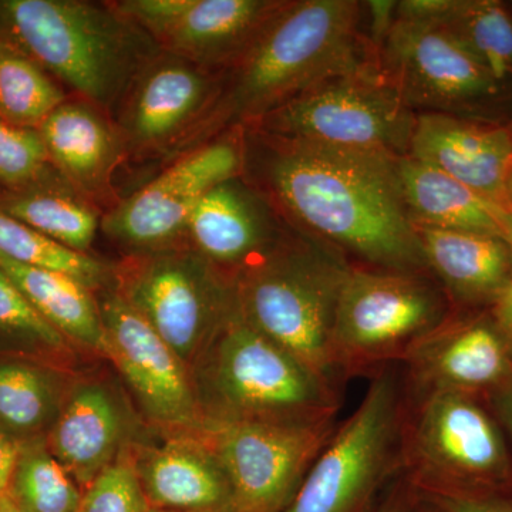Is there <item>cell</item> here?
I'll return each mask as SVG.
<instances>
[{"label":"cell","instance_id":"1","mask_svg":"<svg viewBox=\"0 0 512 512\" xmlns=\"http://www.w3.org/2000/svg\"><path fill=\"white\" fill-rule=\"evenodd\" d=\"M259 134L266 185L313 237L370 268L430 274L404 204L402 156Z\"/></svg>","mask_w":512,"mask_h":512},{"label":"cell","instance_id":"2","mask_svg":"<svg viewBox=\"0 0 512 512\" xmlns=\"http://www.w3.org/2000/svg\"><path fill=\"white\" fill-rule=\"evenodd\" d=\"M363 3L284 2L235 67L229 109L254 123L312 87L379 62L360 25Z\"/></svg>","mask_w":512,"mask_h":512},{"label":"cell","instance_id":"3","mask_svg":"<svg viewBox=\"0 0 512 512\" xmlns=\"http://www.w3.org/2000/svg\"><path fill=\"white\" fill-rule=\"evenodd\" d=\"M352 266L340 249L308 232L281 238L268 254L235 276L239 315L338 387L333 322Z\"/></svg>","mask_w":512,"mask_h":512},{"label":"cell","instance_id":"4","mask_svg":"<svg viewBox=\"0 0 512 512\" xmlns=\"http://www.w3.org/2000/svg\"><path fill=\"white\" fill-rule=\"evenodd\" d=\"M198 365L204 419L315 423L338 414V387L248 325L237 306Z\"/></svg>","mask_w":512,"mask_h":512},{"label":"cell","instance_id":"5","mask_svg":"<svg viewBox=\"0 0 512 512\" xmlns=\"http://www.w3.org/2000/svg\"><path fill=\"white\" fill-rule=\"evenodd\" d=\"M402 474L419 494H512L503 427L470 394H406Z\"/></svg>","mask_w":512,"mask_h":512},{"label":"cell","instance_id":"6","mask_svg":"<svg viewBox=\"0 0 512 512\" xmlns=\"http://www.w3.org/2000/svg\"><path fill=\"white\" fill-rule=\"evenodd\" d=\"M0 9L29 56L97 106L116 101L143 57L116 9L79 0H6Z\"/></svg>","mask_w":512,"mask_h":512},{"label":"cell","instance_id":"7","mask_svg":"<svg viewBox=\"0 0 512 512\" xmlns=\"http://www.w3.org/2000/svg\"><path fill=\"white\" fill-rule=\"evenodd\" d=\"M406 390L393 365L373 376L355 412L336 427L284 512H370L402 474Z\"/></svg>","mask_w":512,"mask_h":512},{"label":"cell","instance_id":"8","mask_svg":"<svg viewBox=\"0 0 512 512\" xmlns=\"http://www.w3.org/2000/svg\"><path fill=\"white\" fill-rule=\"evenodd\" d=\"M450 316V299L430 274L352 266L333 322L339 379L402 363Z\"/></svg>","mask_w":512,"mask_h":512},{"label":"cell","instance_id":"9","mask_svg":"<svg viewBox=\"0 0 512 512\" xmlns=\"http://www.w3.org/2000/svg\"><path fill=\"white\" fill-rule=\"evenodd\" d=\"M117 293L185 365H198L235 311L234 279L197 251L160 248L114 271Z\"/></svg>","mask_w":512,"mask_h":512},{"label":"cell","instance_id":"10","mask_svg":"<svg viewBox=\"0 0 512 512\" xmlns=\"http://www.w3.org/2000/svg\"><path fill=\"white\" fill-rule=\"evenodd\" d=\"M416 117L373 62L312 87L252 124L268 136L407 156Z\"/></svg>","mask_w":512,"mask_h":512},{"label":"cell","instance_id":"11","mask_svg":"<svg viewBox=\"0 0 512 512\" xmlns=\"http://www.w3.org/2000/svg\"><path fill=\"white\" fill-rule=\"evenodd\" d=\"M336 419L315 423L204 419L198 437L231 487L234 512H284L335 433Z\"/></svg>","mask_w":512,"mask_h":512},{"label":"cell","instance_id":"12","mask_svg":"<svg viewBox=\"0 0 512 512\" xmlns=\"http://www.w3.org/2000/svg\"><path fill=\"white\" fill-rule=\"evenodd\" d=\"M379 64L413 111L458 116L500 93L490 72L441 23L396 18Z\"/></svg>","mask_w":512,"mask_h":512},{"label":"cell","instance_id":"13","mask_svg":"<svg viewBox=\"0 0 512 512\" xmlns=\"http://www.w3.org/2000/svg\"><path fill=\"white\" fill-rule=\"evenodd\" d=\"M244 167V144L238 137L197 148L114 208L104 218V231L130 247L156 251L185 232L208 191L238 178Z\"/></svg>","mask_w":512,"mask_h":512},{"label":"cell","instance_id":"14","mask_svg":"<svg viewBox=\"0 0 512 512\" xmlns=\"http://www.w3.org/2000/svg\"><path fill=\"white\" fill-rule=\"evenodd\" d=\"M99 309L103 356L119 369L147 416L170 429L197 430L204 413L190 367L119 293L104 296Z\"/></svg>","mask_w":512,"mask_h":512},{"label":"cell","instance_id":"15","mask_svg":"<svg viewBox=\"0 0 512 512\" xmlns=\"http://www.w3.org/2000/svg\"><path fill=\"white\" fill-rule=\"evenodd\" d=\"M282 5L276 0H127L117 9L178 59L218 66L237 64Z\"/></svg>","mask_w":512,"mask_h":512},{"label":"cell","instance_id":"16","mask_svg":"<svg viewBox=\"0 0 512 512\" xmlns=\"http://www.w3.org/2000/svg\"><path fill=\"white\" fill-rule=\"evenodd\" d=\"M407 396L494 393L512 379L510 346L494 318L450 316L402 362Z\"/></svg>","mask_w":512,"mask_h":512},{"label":"cell","instance_id":"17","mask_svg":"<svg viewBox=\"0 0 512 512\" xmlns=\"http://www.w3.org/2000/svg\"><path fill=\"white\" fill-rule=\"evenodd\" d=\"M407 156L460 181L508 210L512 131L441 113L417 114Z\"/></svg>","mask_w":512,"mask_h":512},{"label":"cell","instance_id":"18","mask_svg":"<svg viewBox=\"0 0 512 512\" xmlns=\"http://www.w3.org/2000/svg\"><path fill=\"white\" fill-rule=\"evenodd\" d=\"M185 232L194 251L232 279L281 241L265 201L238 178L202 197Z\"/></svg>","mask_w":512,"mask_h":512},{"label":"cell","instance_id":"19","mask_svg":"<svg viewBox=\"0 0 512 512\" xmlns=\"http://www.w3.org/2000/svg\"><path fill=\"white\" fill-rule=\"evenodd\" d=\"M126 414L120 400L101 383L74 387L50 433L49 450L86 488L123 453Z\"/></svg>","mask_w":512,"mask_h":512},{"label":"cell","instance_id":"20","mask_svg":"<svg viewBox=\"0 0 512 512\" xmlns=\"http://www.w3.org/2000/svg\"><path fill=\"white\" fill-rule=\"evenodd\" d=\"M134 464L153 510L234 512L227 477L197 436L147 448Z\"/></svg>","mask_w":512,"mask_h":512},{"label":"cell","instance_id":"21","mask_svg":"<svg viewBox=\"0 0 512 512\" xmlns=\"http://www.w3.org/2000/svg\"><path fill=\"white\" fill-rule=\"evenodd\" d=\"M431 276L448 299L494 305L512 284L510 249L503 237L416 225Z\"/></svg>","mask_w":512,"mask_h":512},{"label":"cell","instance_id":"22","mask_svg":"<svg viewBox=\"0 0 512 512\" xmlns=\"http://www.w3.org/2000/svg\"><path fill=\"white\" fill-rule=\"evenodd\" d=\"M210 77L183 59L164 60L141 77L126 130L131 143L158 147L177 137L200 116L211 97Z\"/></svg>","mask_w":512,"mask_h":512},{"label":"cell","instance_id":"23","mask_svg":"<svg viewBox=\"0 0 512 512\" xmlns=\"http://www.w3.org/2000/svg\"><path fill=\"white\" fill-rule=\"evenodd\" d=\"M49 158L79 190L106 188L119 144L113 128L89 104L63 103L39 128Z\"/></svg>","mask_w":512,"mask_h":512},{"label":"cell","instance_id":"24","mask_svg":"<svg viewBox=\"0 0 512 512\" xmlns=\"http://www.w3.org/2000/svg\"><path fill=\"white\" fill-rule=\"evenodd\" d=\"M399 174L404 204L414 225L503 237L500 205L410 156L399 158Z\"/></svg>","mask_w":512,"mask_h":512},{"label":"cell","instance_id":"25","mask_svg":"<svg viewBox=\"0 0 512 512\" xmlns=\"http://www.w3.org/2000/svg\"><path fill=\"white\" fill-rule=\"evenodd\" d=\"M0 269L64 338L103 355L104 328L93 291L70 276L18 264L3 255Z\"/></svg>","mask_w":512,"mask_h":512},{"label":"cell","instance_id":"26","mask_svg":"<svg viewBox=\"0 0 512 512\" xmlns=\"http://www.w3.org/2000/svg\"><path fill=\"white\" fill-rule=\"evenodd\" d=\"M503 84L512 79V10L493 0H454L441 20Z\"/></svg>","mask_w":512,"mask_h":512},{"label":"cell","instance_id":"27","mask_svg":"<svg viewBox=\"0 0 512 512\" xmlns=\"http://www.w3.org/2000/svg\"><path fill=\"white\" fill-rule=\"evenodd\" d=\"M63 103L62 89L40 64L0 40V119L13 126L40 128Z\"/></svg>","mask_w":512,"mask_h":512},{"label":"cell","instance_id":"28","mask_svg":"<svg viewBox=\"0 0 512 512\" xmlns=\"http://www.w3.org/2000/svg\"><path fill=\"white\" fill-rule=\"evenodd\" d=\"M0 255L18 264L70 276L90 291L101 288L109 269L0 210Z\"/></svg>","mask_w":512,"mask_h":512},{"label":"cell","instance_id":"29","mask_svg":"<svg viewBox=\"0 0 512 512\" xmlns=\"http://www.w3.org/2000/svg\"><path fill=\"white\" fill-rule=\"evenodd\" d=\"M9 494L23 512H79L82 491L49 448H20Z\"/></svg>","mask_w":512,"mask_h":512},{"label":"cell","instance_id":"30","mask_svg":"<svg viewBox=\"0 0 512 512\" xmlns=\"http://www.w3.org/2000/svg\"><path fill=\"white\" fill-rule=\"evenodd\" d=\"M3 211L64 247L86 254L96 237L99 218L83 202L60 194L13 198Z\"/></svg>","mask_w":512,"mask_h":512},{"label":"cell","instance_id":"31","mask_svg":"<svg viewBox=\"0 0 512 512\" xmlns=\"http://www.w3.org/2000/svg\"><path fill=\"white\" fill-rule=\"evenodd\" d=\"M56 407L49 377L23 363H0V423L19 433L45 426Z\"/></svg>","mask_w":512,"mask_h":512},{"label":"cell","instance_id":"32","mask_svg":"<svg viewBox=\"0 0 512 512\" xmlns=\"http://www.w3.org/2000/svg\"><path fill=\"white\" fill-rule=\"evenodd\" d=\"M134 457L121 453L84 488L79 512H151Z\"/></svg>","mask_w":512,"mask_h":512},{"label":"cell","instance_id":"33","mask_svg":"<svg viewBox=\"0 0 512 512\" xmlns=\"http://www.w3.org/2000/svg\"><path fill=\"white\" fill-rule=\"evenodd\" d=\"M49 160L39 130L0 119V183L22 185L35 180Z\"/></svg>","mask_w":512,"mask_h":512},{"label":"cell","instance_id":"34","mask_svg":"<svg viewBox=\"0 0 512 512\" xmlns=\"http://www.w3.org/2000/svg\"><path fill=\"white\" fill-rule=\"evenodd\" d=\"M0 328L28 336L52 349H63L66 346L62 333L53 328L33 308L32 303L23 295L18 285L2 269H0Z\"/></svg>","mask_w":512,"mask_h":512},{"label":"cell","instance_id":"35","mask_svg":"<svg viewBox=\"0 0 512 512\" xmlns=\"http://www.w3.org/2000/svg\"><path fill=\"white\" fill-rule=\"evenodd\" d=\"M439 512H512V494H419Z\"/></svg>","mask_w":512,"mask_h":512},{"label":"cell","instance_id":"36","mask_svg":"<svg viewBox=\"0 0 512 512\" xmlns=\"http://www.w3.org/2000/svg\"><path fill=\"white\" fill-rule=\"evenodd\" d=\"M419 497L409 481L400 474L384 491L370 512H416Z\"/></svg>","mask_w":512,"mask_h":512},{"label":"cell","instance_id":"37","mask_svg":"<svg viewBox=\"0 0 512 512\" xmlns=\"http://www.w3.org/2000/svg\"><path fill=\"white\" fill-rule=\"evenodd\" d=\"M20 448L22 446L0 431V495L9 493L10 481L18 463Z\"/></svg>","mask_w":512,"mask_h":512},{"label":"cell","instance_id":"38","mask_svg":"<svg viewBox=\"0 0 512 512\" xmlns=\"http://www.w3.org/2000/svg\"><path fill=\"white\" fill-rule=\"evenodd\" d=\"M495 417L512 439V379L490 394Z\"/></svg>","mask_w":512,"mask_h":512},{"label":"cell","instance_id":"39","mask_svg":"<svg viewBox=\"0 0 512 512\" xmlns=\"http://www.w3.org/2000/svg\"><path fill=\"white\" fill-rule=\"evenodd\" d=\"M493 318L503 332L512 355V284L508 286L493 305Z\"/></svg>","mask_w":512,"mask_h":512},{"label":"cell","instance_id":"40","mask_svg":"<svg viewBox=\"0 0 512 512\" xmlns=\"http://www.w3.org/2000/svg\"><path fill=\"white\" fill-rule=\"evenodd\" d=\"M500 224L501 231H503L504 241L507 242L508 249H510L512 261V214L507 210V208H501Z\"/></svg>","mask_w":512,"mask_h":512},{"label":"cell","instance_id":"41","mask_svg":"<svg viewBox=\"0 0 512 512\" xmlns=\"http://www.w3.org/2000/svg\"><path fill=\"white\" fill-rule=\"evenodd\" d=\"M0 512H23L9 493L0 495Z\"/></svg>","mask_w":512,"mask_h":512},{"label":"cell","instance_id":"42","mask_svg":"<svg viewBox=\"0 0 512 512\" xmlns=\"http://www.w3.org/2000/svg\"><path fill=\"white\" fill-rule=\"evenodd\" d=\"M419 497V495H417ZM416 512H439L436 510V508L431 507V505L424 503V501H421L419 498V503H417Z\"/></svg>","mask_w":512,"mask_h":512},{"label":"cell","instance_id":"43","mask_svg":"<svg viewBox=\"0 0 512 512\" xmlns=\"http://www.w3.org/2000/svg\"><path fill=\"white\" fill-rule=\"evenodd\" d=\"M507 192H508V211H510L512 214V171H511V175H510V180H508Z\"/></svg>","mask_w":512,"mask_h":512},{"label":"cell","instance_id":"44","mask_svg":"<svg viewBox=\"0 0 512 512\" xmlns=\"http://www.w3.org/2000/svg\"><path fill=\"white\" fill-rule=\"evenodd\" d=\"M151 512H173V511L151 510Z\"/></svg>","mask_w":512,"mask_h":512},{"label":"cell","instance_id":"45","mask_svg":"<svg viewBox=\"0 0 512 512\" xmlns=\"http://www.w3.org/2000/svg\"><path fill=\"white\" fill-rule=\"evenodd\" d=\"M510 130L512 131V124H511Z\"/></svg>","mask_w":512,"mask_h":512}]
</instances>
